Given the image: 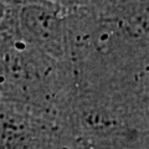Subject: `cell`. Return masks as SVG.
Listing matches in <instances>:
<instances>
[{
  "mask_svg": "<svg viewBox=\"0 0 149 149\" xmlns=\"http://www.w3.org/2000/svg\"><path fill=\"white\" fill-rule=\"evenodd\" d=\"M20 40L44 55L67 61V11L52 0H22L15 5Z\"/></svg>",
  "mask_w": 149,
  "mask_h": 149,
  "instance_id": "1",
  "label": "cell"
}]
</instances>
